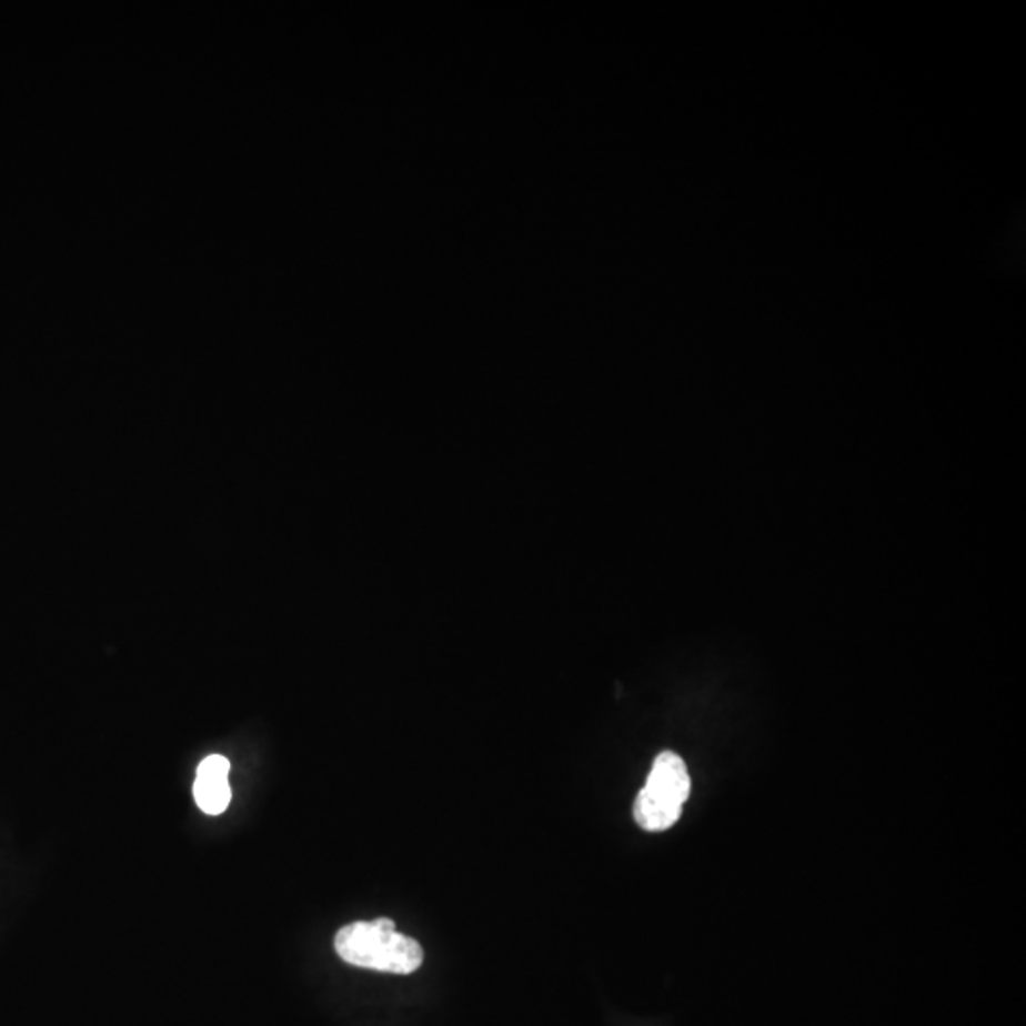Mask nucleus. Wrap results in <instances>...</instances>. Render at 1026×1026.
I'll return each instance as SVG.
<instances>
[{
    "label": "nucleus",
    "instance_id": "f257e3e1",
    "mask_svg": "<svg viewBox=\"0 0 1026 1026\" xmlns=\"http://www.w3.org/2000/svg\"><path fill=\"white\" fill-rule=\"evenodd\" d=\"M335 950L346 964L382 974H413L424 962L421 945L400 934L390 918L344 926L336 932Z\"/></svg>",
    "mask_w": 1026,
    "mask_h": 1026
},
{
    "label": "nucleus",
    "instance_id": "f03ea898",
    "mask_svg": "<svg viewBox=\"0 0 1026 1026\" xmlns=\"http://www.w3.org/2000/svg\"><path fill=\"white\" fill-rule=\"evenodd\" d=\"M688 795L691 776L686 764L677 753L664 751L652 764L645 787L637 795L633 806L635 822L652 833L670 829L681 817Z\"/></svg>",
    "mask_w": 1026,
    "mask_h": 1026
},
{
    "label": "nucleus",
    "instance_id": "7ed1b4c3",
    "mask_svg": "<svg viewBox=\"0 0 1026 1026\" xmlns=\"http://www.w3.org/2000/svg\"><path fill=\"white\" fill-rule=\"evenodd\" d=\"M229 772H231V763L229 758L221 757V755H211L198 766L192 793H194L198 808L210 816L223 814L231 804L232 789L229 785Z\"/></svg>",
    "mask_w": 1026,
    "mask_h": 1026
}]
</instances>
